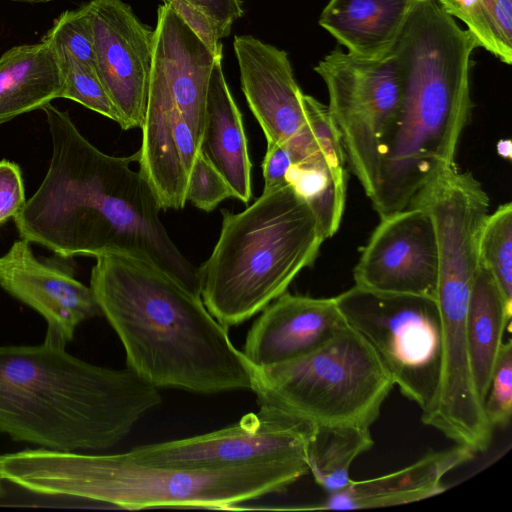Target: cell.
<instances>
[{"label":"cell","instance_id":"83f0119b","mask_svg":"<svg viewBox=\"0 0 512 512\" xmlns=\"http://www.w3.org/2000/svg\"><path fill=\"white\" fill-rule=\"evenodd\" d=\"M42 41L48 43L56 53L66 52L96 70L93 32L82 6L61 13Z\"/></svg>","mask_w":512,"mask_h":512},{"label":"cell","instance_id":"7c38bea8","mask_svg":"<svg viewBox=\"0 0 512 512\" xmlns=\"http://www.w3.org/2000/svg\"><path fill=\"white\" fill-rule=\"evenodd\" d=\"M355 285L436 299L438 254L430 215L418 207L380 219L353 270Z\"/></svg>","mask_w":512,"mask_h":512},{"label":"cell","instance_id":"ac0fdd59","mask_svg":"<svg viewBox=\"0 0 512 512\" xmlns=\"http://www.w3.org/2000/svg\"><path fill=\"white\" fill-rule=\"evenodd\" d=\"M474 454L471 448L460 444L432 452L397 471L365 480H351L344 489L303 509H370L427 499L445 491L444 476L469 462Z\"/></svg>","mask_w":512,"mask_h":512},{"label":"cell","instance_id":"484cf974","mask_svg":"<svg viewBox=\"0 0 512 512\" xmlns=\"http://www.w3.org/2000/svg\"><path fill=\"white\" fill-rule=\"evenodd\" d=\"M479 263L494 278L506 304L512 307V204L489 213L479 238Z\"/></svg>","mask_w":512,"mask_h":512},{"label":"cell","instance_id":"d6986e66","mask_svg":"<svg viewBox=\"0 0 512 512\" xmlns=\"http://www.w3.org/2000/svg\"><path fill=\"white\" fill-rule=\"evenodd\" d=\"M200 152L225 179L233 197L248 203L252 165L242 115L226 82L222 56L215 59L209 80Z\"/></svg>","mask_w":512,"mask_h":512},{"label":"cell","instance_id":"cb8c5ba5","mask_svg":"<svg viewBox=\"0 0 512 512\" xmlns=\"http://www.w3.org/2000/svg\"><path fill=\"white\" fill-rule=\"evenodd\" d=\"M286 181L313 211L324 239L338 231L346 202L347 172L320 151L293 164Z\"/></svg>","mask_w":512,"mask_h":512},{"label":"cell","instance_id":"f546056e","mask_svg":"<svg viewBox=\"0 0 512 512\" xmlns=\"http://www.w3.org/2000/svg\"><path fill=\"white\" fill-rule=\"evenodd\" d=\"M233 193L217 169L199 152L194 162L186 192V201L210 212Z\"/></svg>","mask_w":512,"mask_h":512},{"label":"cell","instance_id":"d6a6232c","mask_svg":"<svg viewBox=\"0 0 512 512\" xmlns=\"http://www.w3.org/2000/svg\"><path fill=\"white\" fill-rule=\"evenodd\" d=\"M25 190L18 164L0 161V225L15 218L25 204Z\"/></svg>","mask_w":512,"mask_h":512},{"label":"cell","instance_id":"836d02e7","mask_svg":"<svg viewBox=\"0 0 512 512\" xmlns=\"http://www.w3.org/2000/svg\"><path fill=\"white\" fill-rule=\"evenodd\" d=\"M293 165L291 153L286 144L267 142V149L262 164L264 190L276 189L285 184L286 175Z\"/></svg>","mask_w":512,"mask_h":512},{"label":"cell","instance_id":"8fae6325","mask_svg":"<svg viewBox=\"0 0 512 512\" xmlns=\"http://www.w3.org/2000/svg\"><path fill=\"white\" fill-rule=\"evenodd\" d=\"M93 32L96 73L122 129L141 128L148 100L154 30L122 0L84 4Z\"/></svg>","mask_w":512,"mask_h":512},{"label":"cell","instance_id":"ffe728a7","mask_svg":"<svg viewBox=\"0 0 512 512\" xmlns=\"http://www.w3.org/2000/svg\"><path fill=\"white\" fill-rule=\"evenodd\" d=\"M416 0H329L319 24L347 52L364 58L386 55Z\"/></svg>","mask_w":512,"mask_h":512},{"label":"cell","instance_id":"7a4b0ae2","mask_svg":"<svg viewBox=\"0 0 512 512\" xmlns=\"http://www.w3.org/2000/svg\"><path fill=\"white\" fill-rule=\"evenodd\" d=\"M90 287L118 335L127 368L152 386L196 394L253 391L255 366L200 295L124 253L96 257Z\"/></svg>","mask_w":512,"mask_h":512},{"label":"cell","instance_id":"e575fe53","mask_svg":"<svg viewBox=\"0 0 512 512\" xmlns=\"http://www.w3.org/2000/svg\"><path fill=\"white\" fill-rule=\"evenodd\" d=\"M169 3L171 0H161ZM200 9L214 20L228 36L234 21L243 16L244 10L240 0H184Z\"/></svg>","mask_w":512,"mask_h":512},{"label":"cell","instance_id":"277c9868","mask_svg":"<svg viewBox=\"0 0 512 512\" xmlns=\"http://www.w3.org/2000/svg\"><path fill=\"white\" fill-rule=\"evenodd\" d=\"M162 402L129 368L97 366L43 343L0 346V433L60 452H100Z\"/></svg>","mask_w":512,"mask_h":512},{"label":"cell","instance_id":"603a6c76","mask_svg":"<svg viewBox=\"0 0 512 512\" xmlns=\"http://www.w3.org/2000/svg\"><path fill=\"white\" fill-rule=\"evenodd\" d=\"M372 445L370 427L315 425L305 448L308 471L327 494L338 492L350 483L354 460Z\"/></svg>","mask_w":512,"mask_h":512},{"label":"cell","instance_id":"6da1fadb","mask_svg":"<svg viewBox=\"0 0 512 512\" xmlns=\"http://www.w3.org/2000/svg\"><path fill=\"white\" fill-rule=\"evenodd\" d=\"M51 141L47 173L14 218L21 238L61 257L124 253L148 261L200 295L198 269L170 238L141 172L139 152L108 155L77 129L68 112L42 108Z\"/></svg>","mask_w":512,"mask_h":512},{"label":"cell","instance_id":"4dcf8cb0","mask_svg":"<svg viewBox=\"0 0 512 512\" xmlns=\"http://www.w3.org/2000/svg\"><path fill=\"white\" fill-rule=\"evenodd\" d=\"M301 101L306 121L318 150L334 164L346 167L347 162L340 134L328 106L302 92Z\"/></svg>","mask_w":512,"mask_h":512},{"label":"cell","instance_id":"9a60e30c","mask_svg":"<svg viewBox=\"0 0 512 512\" xmlns=\"http://www.w3.org/2000/svg\"><path fill=\"white\" fill-rule=\"evenodd\" d=\"M241 89L267 142L286 144L309 128L286 51L251 35L235 36Z\"/></svg>","mask_w":512,"mask_h":512},{"label":"cell","instance_id":"1f68e13d","mask_svg":"<svg viewBox=\"0 0 512 512\" xmlns=\"http://www.w3.org/2000/svg\"><path fill=\"white\" fill-rule=\"evenodd\" d=\"M167 4L172 6L215 57L222 56L221 39L227 36L214 20L184 0H171Z\"/></svg>","mask_w":512,"mask_h":512},{"label":"cell","instance_id":"d4e9b609","mask_svg":"<svg viewBox=\"0 0 512 512\" xmlns=\"http://www.w3.org/2000/svg\"><path fill=\"white\" fill-rule=\"evenodd\" d=\"M445 12L462 21L478 47L501 62H512V0H436Z\"/></svg>","mask_w":512,"mask_h":512},{"label":"cell","instance_id":"8992f818","mask_svg":"<svg viewBox=\"0 0 512 512\" xmlns=\"http://www.w3.org/2000/svg\"><path fill=\"white\" fill-rule=\"evenodd\" d=\"M325 241L307 202L288 183L239 213L222 210L218 240L198 268L200 295L222 325H239L314 264Z\"/></svg>","mask_w":512,"mask_h":512},{"label":"cell","instance_id":"4fadbf2b","mask_svg":"<svg viewBox=\"0 0 512 512\" xmlns=\"http://www.w3.org/2000/svg\"><path fill=\"white\" fill-rule=\"evenodd\" d=\"M216 58L171 5H160L146 107L176 108L201 141Z\"/></svg>","mask_w":512,"mask_h":512},{"label":"cell","instance_id":"e0dca14e","mask_svg":"<svg viewBox=\"0 0 512 512\" xmlns=\"http://www.w3.org/2000/svg\"><path fill=\"white\" fill-rule=\"evenodd\" d=\"M139 152L140 172L161 209H182L200 138L175 108L146 107Z\"/></svg>","mask_w":512,"mask_h":512},{"label":"cell","instance_id":"7402d4cb","mask_svg":"<svg viewBox=\"0 0 512 512\" xmlns=\"http://www.w3.org/2000/svg\"><path fill=\"white\" fill-rule=\"evenodd\" d=\"M511 316L512 307L490 272L480 265L469 296L466 338L471 376L482 405Z\"/></svg>","mask_w":512,"mask_h":512},{"label":"cell","instance_id":"44dd1931","mask_svg":"<svg viewBox=\"0 0 512 512\" xmlns=\"http://www.w3.org/2000/svg\"><path fill=\"white\" fill-rule=\"evenodd\" d=\"M62 74L46 42L14 46L0 57V124L61 97Z\"/></svg>","mask_w":512,"mask_h":512},{"label":"cell","instance_id":"30bf717a","mask_svg":"<svg viewBox=\"0 0 512 512\" xmlns=\"http://www.w3.org/2000/svg\"><path fill=\"white\" fill-rule=\"evenodd\" d=\"M231 426L193 437L136 447L131 460L180 468H225L306 459L315 425L285 408L259 403Z\"/></svg>","mask_w":512,"mask_h":512},{"label":"cell","instance_id":"3957f363","mask_svg":"<svg viewBox=\"0 0 512 512\" xmlns=\"http://www.w3.org/2000/svg\"><path fill=\"white\" fill-rule=\"evenodd\" d=\"M474 37L436 0H416L391 48L402 78L399 118L371 199L380 219L406 209L430 180L455 166L473 101Z\"/></svg>","mask_w":512,"mask_h":512},{"label":"cell","instance_id":"2e32d148","mask_svg":"<svg viewBox=\"0 0 512 512\" xmlns=\"http://www.w3.org/2000/svg\"><path fill=\"white\" fill-rule=\"evenodd\" d=\"M346 325L335 297L286 291L261 311L242 352L258 368L281 364L312 352Z\"/></svg>","mask_w":512,"mask_h":512},{"label":"cell","instance_id":"5b68a950","mask_svg":"<svg viewBox=\"0 0 512 512\" xmlns=\"http://www.w3.org/2000/svg\"><path fill=\"white\" fill-rule=\"evenodd\" d=\"M305 459L225 468H180L44 448L0 455V478L31 492L89 499L118 508L235 509L285 491L308 474Z\"/></svg>","mask_w":512,"mask_h":512},{"label":"cell","instance_id":"ba28073f","mask_svg":"<svg viewBox=\"0 0 512 512\" xmlns=\"http://www.w3.org/2000/svg\"><path fill=\"white\" fill-rule=\"evenodd\" d=\"M346 323L374 349L400 392L422 411L434 409L442 379L443 334L433 297L354 285L335 297Z\"/></svg>","mask_w":512,"mask_h":512},{"label":"cell","instance_id":"9c48e42d","mask_svg":"<svg viewBox=\"0 0 512 512\" xmlns=\"http://www.w3.org/2000/svg\"><path fill=\"white\" fill-rule=\"evenodd\" d=\"M314 70L327 87V106L347 165L371 200L402 104L397 60L391 51L380 58H364L335 48Z\"/></svg>","mask_w":512,"mask_h":512},{"label":"cell","instance_id":"4316f807","mask_svg":"<svg viewBox=\"0 0 512 512\" xmlns=\"http://www.w3.org/2000/svg\"><path fill=\"white\" fill-rule=\"evenodd\" d=\"M56 53V52H55ZM62 74L60 98L80 103L117 123L119 115L101 83L96 70L66 52L56 53Z\"/></svg>","mask_w":512,"mask_h":512},{"label":"cell","instance_id":"d590c367","mask_svg":"<svg viewBox=\"0 0 512 512\" xmlns=\"http://www.w3.org/2000/svg\"><path fill=\"white\" fill-rule=\"evenodd\" d=\"M12 2H19V3H29V4H38V3H47L54 0H8Z\"/></svg>","mask_w":512,"mask_h":512},{"label":"cell","instance_id":"52a82bcc","mask_svg":"<svg viewBox=\"0 0 512 512\" xmlns=\"http://www.w3.org/2000/svg\"><path fill=\"white\" fill-rule=\"evenodd\" d=\"M255 370L259 403L316 425L370 427L395 386L374 349L348 324L304 356Z\"/></svg>","mask_w":512,"mask_h":512},{"label":"cell","instance_id":"f1b7e54d","mask_svg":"<svg viewBox=\"0 0 512 512\" xmlns=\"http://www.w3.org/2000/svg\"><path fill=\"white\" fill-rule=\"evenodd\" d=\"M492 427H505L512 415V343L503 342L499 350L487 396L483 405Z\"/></svg>","mask_w":512,"mask_h":512},{"label":"cell","instance_id":"5bb4252c","mask_svg":"<svg viewBox=\"0 0 512 512\" xmlns=\"http://www.w3.org/2000/svg\"><path fill=\"white\" fill-rule=\"evenodd\" d=\"M30 243L16 240L0 256V286L45 318V343L65 348L80 323L102 312L91 287L69 269L40 261Z\"/></svg>","mask_w":512,"mask_h":512}]
</instances>
